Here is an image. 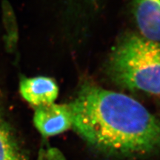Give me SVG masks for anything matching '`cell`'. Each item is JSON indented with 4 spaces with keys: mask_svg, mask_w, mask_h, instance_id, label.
Wrapping results in <instances>:
<instances>
[{
    "mask_svg": "<svg viewBox=\"0 0 160 160\" xmlns=\"http://www.w3.org/2000/svg\"><path fill=\"white\" fill-rule=\"evenodd\" d=\"M68 105L72 128L96 151L128 159L160 151V120L128 96L85 83Z\"/></svg>",
    "mask_w": 160,
    "mask_h": 160,
    "instance_id": "obj_1",
    "label": "cell"
},
{
    "mask_svg": "<svg viewBox=\"0 0 160 160\" xmlns=\"http://www.w3.org/2000/svg\"><path fill=\"white\" fill-rule=\"evenodd\" d=\"M108 72L121 87L160 95V42L127 36L113 49Z\"/></svg>",
    "mask_w": 160,
    "mask_h": 160,
    "instance_id": "obj_2",
    "label": "cell"
},
{
    "mask_svg": "<svg viewBox=\"0 0 160 160\" xmlns=\"http://www.w3.org/2000/svg\"><path fill=\"white\" fill-rule=\"evenodd\" d=\"M33 122L43 137H53L68 131L72 128L68 105L53 103L36 108Z\"/></svg>",
    "mask_w": 160,
    "mask_h": 160,
    "instance_id": "obj_3",
    "label": "cell"
},
{
    "mask_svg": "<svg viewBox=\"0 0 160 160\" xmlns=\"http://www.w3.org/2000/svg\"><path fill=\"white\" fill-rule=\"evenodd\" d=\"M20 94L36 108L54 103L59 87L53 79L48 77L22 78L19 83Z\"/></svg>",
    "mask_w": 160,
    "mask_h": 160,
    "instance_id": "obj_4",
    "label": "cell"
},
{
    "mask_svg": "<svg viewBox=\"0 0 160 160\" xmlns=\"http://www.w3.org/2000/svg\"><path fill=\"white\" fill-rule=\"evenodd\" d=\"M133 14L141 35L160 42V0H134Z\"/></svg>",
    "mask_w": 160,
    "mask_h": 160,
    "instance_id": "obj_5",
    "label": "cell"
},
{
    "mask_svg": "<svg viewBox=\"0 0 160 160\" xmlns=\"http://www.w3.org/2000/svg\"><path fill=\"white\" fill-rule=\"evenodd\" d=\"M0 160H28L0 108Z\"/></svg>",
    "mask_w": 160,
    "mask_h": 160,
    "instance_id": "obj_6",
    "label": "cell"
},
{
    "mask_svg": "<svg viewBox=\"0 0 160 160\" xmlns=\"http://www.w3.org/2000/svg\"><path fill=\"white\" fill-rule=\"evenodd\" d=\"M88 1L89 2H91V3H96V2H97L98 1H99V0H88Z\"/></svg>",
    "mask_w": 160,
    "mask_h": 160,
    "instance_id": "obj_7",
    "label": "cell"
}]
</instances>
